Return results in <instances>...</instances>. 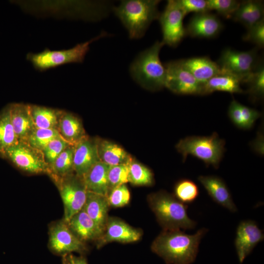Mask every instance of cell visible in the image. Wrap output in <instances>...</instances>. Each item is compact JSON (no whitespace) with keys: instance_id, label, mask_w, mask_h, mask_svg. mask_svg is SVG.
I'll use <instances>...</instances> for the list:
<instances>
[{"instance_id":"35","label":"cell","mask_w":264,"mask_h":264,"mask_svg":"<svg viewBox=\"0 0 264 264\" xmlns=\"http://www.w3.org/2000/svg\"><path fill=\"white\" fill-rule=\"evenodd\" d=\"M130 163L109 167L108 179L110 192L113 188L129 182L128 175Z\"/></svg>"},{"instance_id":"5","label":"cell","mask_w":264,"mask_h":264,"mask_svg":"<svg viewBox=\"0 0 264 264\" xmlns=\"http://www.w3.org/2000/svg\"><path fill=\"white\" fill-rule=\"evenodd\" d=\"M225 140L218 133L209 136H189L180 139L176 148L184 162L189 155L202 161L207 166L219 167L225 152Z\"/></svg>"},{"instance_id":"3","label":"cell","mask_w":264,"mask_h":264,"mask_svg":"<svg viewBox=\"0 0 264 264\" xmlns=\"http://www.w3.org/2000/svg\"><path fill=\"white\" fill-rule=\"evenodd\" d=\"M164 45L162 41H156L139 53L130 66L133 79L151 91L159 90L165 87L166 69L159 58V52Z\"/></svg>"},{"instance_id":"19","label":"cell","mask_w":264,"mask_h":264,"mask_svg":"<svg viewBox=\"0 0 264 264\" xmlns=\"http://www.w3.org/2000/svg\"><path fill=\"white\" fill-rule=\"evenodd\" d=\"M66 223L74 234L83 242L99 240L104 232L83 208Z\"/></svg>"},{"instance_id":"9","label":"cell","mask_w":264,"mask_h":264,"mask_svg":"<svg viewBox=\"0 0 264 264\" xmlns=\"http://www.w3.org/2000/svg\"><path fill=\"white\" fill-rule=\"evenodd\" d=\"M3 155L17 167L25 172L51 175V169L45 161L43 151L32 147L27 143L19 142L8 149Z\"/></svg>"},{"instance_id":"24","label":"cell","mask_w":264,"mask_h":264,"mask_svg":"<svg viewBox=\"0 0 264 264\" xmlns=\"http://www.w3.org/2000/svg\"><path fill=\"white\" fill-rule=\"evenodd\" d=\"M97 151L100 161L109 166L127 164L132 160L122 147L107 140L97 139Z\"/></svg>"},{"instance_id":"42","label":"cell","mask_w":264,"mask_h":264,"mask_svg":"<svg viewBox=\"0 0 264 264\" xmlns=\"http://www.w3.org/2000/svg\"><path fill=\"white\" fill-rule=\"evenodd\" d=\"M68 264H87L86 260L82 257H78L72 255L66 256Z\"/></svg>"},{"instance_id":"18","label":"cell","mask_w":264,"mask_h":264,"mask_svg":"<svg viewBox=\"0 0 264 264\" xmlns=\"http://www.w3.org/2000/svg\"><path fill=\"white\" fill-rule=\"evenodd\" d=\"M198 179L214 201L232 212L237 211L230 191L222 179L216 176H200Z\"/></svg>"},{"instance_id":"17","label":"cell","mask_w":264,"mask_h":264,"mask_svg":"<svg viewBox=\"0 0 264 264\" xmlns=\"http://www.w3.org/2000/svg\"><path fill=\"white\" fill-rule=\"evenodd\" d=\"M12 126L19 142L27 143L36 130L30 110V105L14 103L9 105Z\"/></svg>"},{"instance_id":"32","label":"cell","mask_w":264,"mask_h":264,"mask_svg":"<svg viewBox=\"0 0 264 264\" xmlns=\"http://www.w3.org/2000/svg\"><path fill=\"white\" fill-rule=\"evenodd\" d=\"M174 191L176 198L184 204L192 203L199 195L197 185L189 179L178 181L175 186Z\"/></svg>"},{"instance_id":"2","label":"cell","mask_w":264,"mask_h":264,"mask_svg":"<svg viewBox=\"0 0 264 264\" xmlns=\"http://www.w3.org/2000/svg\"><path fill=\"white\" fill-rule=\"evenodd\" d=\"M158 0H127L113 7L115 15L127 29L129 37H142L154 21L159 18Z\"/></svg>"},{"instance_id":"22","label":"cell","mask_w":264,"mask_h":264,"mask_svg":"<svg viewBox=\"0 0 264 264\" xmlns=\"http://www.w3.org/2000/svg\"><path fill=\"white\" fill-rule=\"evenodd\" d=\"M110 206L108 197L87 191L86 200L83 208L103 232L109 218Z\"/></svg>"},{"instance_id":"16","label":"cell","mask_w":264,"mask_h":264,"mask_svg":"<svg viewBox=\"0 0 264 264\" xmlns=\"http://www.w3.org/2000/svg\"><path fill=\"white\" fill-rule=\"evenodd\" d=\"M223 25L217 16L209 12L194 15L185 28L186 35L192 37L212 38L222 30Z\"/></svg>"},{"instance_id":"39","label":"cell","mask_w":264,"mask_h":264,"mask_svg":"<svg viewBox=\"0 0 264 264\" xmlns=\"http://www.w3.org/2000/svg\"><path fill=\"white\" fill-rule=\"evenodd\" d=\"M243 39L253 43L258 47H263L264 45V20L247 29V32L243 37Z\"/></svg>"},{"instance_id":"36","label":"cell","mask_w":264,"mask_h":264,"mask_svg":"<svg viewBox=\"0 0 264 264\" xmlns=\"http://www.w3.org/2000/svg\"><path fill=\"white\" fill-rule=\"evenodd\" d=\"M210 11L215 10L226 18H231L240 2L235 0H207Z\"/></svg>"},{"instance_id":"43","label":"cell","mask_w":264,"mask_h":264,"mask_svg":"<svg viewBox=\"0 0 264 264\" xmlns=\"http://www.w3.org/2000/svg\"><path fill=\"white\" fill-rule=\"evenodd\" d=\"M63 264H68L67 263L66 258V256H65V257H64Z\"/></svg>"},{"instance_id":"30","label":"cell","mask_w":264,"mask_h":264,"mask_svg":"<svg viewBox=\"0 0 264 264\" xmlns=\"http://www.w3.org/2000/svg\"><path fill=\"white\" fill-rule=\"evenodd\" d=\"M74 146L67 147L56 158L50 168L54 178L63 177L74 173Z\"/></svg>"},{"instance_id":"4","label":"cell","mask_w":264,"mask_h":264,"mask_svg":"<svg viewBox=\"0 0 264 264\" xmlns=\"http://www.w3.org/2000/svg\"><path fill=\"white\" fill-rule=\"evenodd\" d=\"M150 207L165 230L190 229L197 223L187 212V205L165 191L152 194L148 197Z\"/></svg>"},{"instance_id":"7","label":"cell","mask_w":264,"mask_h":264,"mask_svg":"<svg viewBox=\"0 0 264 264\" xmlns=\"http://www.w3.org/2000/svg\"><path fill=\"white\" fill-rule=\"evenodd\" d=\"M260 62L257 48L246 51L226 48L223 51L217 63L221 73L231 75L241 83H244Z\"/></svg>"},{"instance_id":"25","label":"cell","mask_w":264,"mask_h":264,"mask_svg":"<svg viewBox=\"0 0 264 264\" xmlns=\"http://www.w3.org/2000/svg\"><path fill=\"white\" fill-rule=\"evenodd\" d=\"M264 6L261 0H249L240 2L231 18L247 29L264 20Z\"/></svg>"},{"instance_id":"1","label":"cell","mask_w":264,"mask_h":264,"mask_svg":"<svg viewBox=\"0 0 264 264\" xmlns=\"http://www.w3.org/2000/svg\"><path fill=\"white\" fill-rule=\"evenodd\" d=\"M204 228L194 235L180 230H164L154 241L152 251L167 264H191L196 260L201 239L207 232Z\"/></svg>"},{"instance_id":"37","label":"cell","mask_w":264,"mask_h":264,"mask_svg":"<svg viewBox=\"0 0 264 264\" xmlns=\"http://www.w3.org/2000/svg\"><path fill=\"white\" fill-rule=\"evenodd\" d=\"M69 145H71L62 137H59L52 140L44 148L42 151L45 161L49 167L57 156Z\"/></svg>"},{"instance_id":"20","label":"cell","mask_w":264,"mask_h":264,"mask_svg":"<svg viewBox=\"0 0 264 264\" xmlns=\"http://www.w3.org/2000/svg\"><path fill=\"white\" fill-rule=\"evenodd\" d=\"M182 66L202 86L214 76L221 73L216 62L207 57H193L180 60Z\"/></svg>"},{"instance_id":"31","label":"cell","mask_w":264,"mask_h":264,"mask_svg":"<svg viewBox=\"0 0 264 264\" xmlns=\"http://www.w3.org/2000/svg\"><path fill=\"white\" fill-rule=\"evenodd\" d=\"M128 180L135 185H151L153 174L149 169L132 159L129 165Z\"/></svg>"},{"instance_id":"34","label":"cell","mask_w":264,"mask_h":264,"mask_svg":"<svg viewBox=\"0 0 264 264\" xmlns=\"http://www.w3.org/2000/svg\"><path fill=\"white\" fill-rule=\"evenodd\" d=\"M244 83L249 86L248 92L254 98H262L264 94V67L262 62Z\"/></svg>"},{"instance_id":"33","label":"cell","mask_w":264,"mask_h":264,"mask_svg":"<svg viewBox=\"0 0 264 264\" xmlns=\"http://www.w3.org/2000/svg\"><path fill=\"white\" fill-rule=\"evenodd\" d=\"M59 137H62L56 129L36 128L27 143L32 147L42 151L50 142Z\"/></svg>"},{"instance_id":"10","label":"cell","mask_w":264,"mask_h":264,"mask_svg":"<svg viewBox=\"0 0 264 264\" xmlns=\"http://www.w3.org/2000/svg\"><path fill=\"white\" fill-rule=\"evenodd\" d=\"M185 15L177 0L167 1L159 19L161 27L164 44L176 47L186 36V30L183 24Z\"/></svg>"},{"instance_id":"8","label":"cell","mask_w":264,"mask_h":264,"mask_svg":"<svg viewBox=\"0 0 264 264\" xmlns=\"http://www.w3.org/2000/svg\"><path fill=\"white\" fill-rule=\"evenodd\" d=\"M64 206V221L67 222L84 207L87 190L82 178L74 173L56 178Z\"/></svg>"},{"instance_id":"15","label":"cell","mask_w":264,"mask_h":264,"mask_svg":"<svg viewBox=\"0 0 264 264\" xmlns=\"http://www.w3.org/2000/svg\"><path fill=\"white\" fill-rule=\"evenodd\" d=\"M142 234L121 220L110 217L108 218L104 233L98 240V246L113 242L129 243L140 240Z\"/></svg>"},{"instance_id":"38","label":"cell","mask_w":264,"mask_h":264,"mask_svg":"<svg viewBox=\"0 0 264 264\" xmlns=\"http://www.w3.org/2000/svg\"><path fill=\"white\" fill-rule=\"evenodd\" d=\"M110 206L121 207L129 203L130 193L126 184H122L113 188L108 196Z\"/></svg>"},{"instance_id":"12","label":"cell","mask_w":264,"mask_h":264,"mask_svg":"<svg viewBox=\"0 0 264 264\" xmlns=\"http://www.w3.org/2000/svg\"><path fill=\"white\" fill-rule=\"evenodd\" d=\"M49 243L53 251L58 254L80 252L85 250L83 242L64 220L56 222L50 227Z\"/></svg>"},{"instance_id":"26","label":"cell","mask_w":264,"mask_h":264,"mask_svg":"<svg viewBox=\"0 0 264 264\" xmlns=\"http://www.w3.org/2000/svg\"><path fill=\"white\" fill-rule=\"evenodd\" d=\"M228 115L233 124L238 128L247 130L252 127L261 113L257 110L244 106L235 99L231 102Z\"/></svg>"},{"instance_id":"11","label":"cell","mask_w":264,"mask_h":264,"mask_svg":"<svg viewBox=\"0 0 264 264\" xmlns=\"http://www.w3.org/2000/svg\"><path fill=\"white\" fill-rule=\"evenodd\" d=\"M164 66L165 88L176 94L201 95L202 85L182 66L180 60L169 62Z\"/></svg>"},{"instance_id":"40","label":"cell","mask_w":264,"mask_h":264,"mask_svg":"<svg viewBox=\"0 0 264 264\" xmlns=\"http://www.w3.org/2000/svg\"><path fill=\"white\" fill-rule=\"evenodd\" d=\"M182 11L186 15L190 12L196 14L209 12L207 0H177Z\"/></svg>"},{"instance_id":"28","label":"cell","mask_w":264,"mask_h":264,"mask_svg":"<svg viewBox=\"0 0 264 264\" xmlns=\"http://www.w3.org/2000/svg\"><path fill=\"white\" fill-rule=\"evenodd\" d=\"M30 110L36 128L56 130L61 110L37 105H30Z\"/></svg>"},{"instance_id":"14","label":"cell","mask_w":264,"mask_h":264,"mask_svg":"<svg viewBox=\"0 0 264 264\" xmlns=\"http://www.w3.org/2000/svg\"><path fill=\"white\" fill-rule=\"evenodd\" d=\"M99 161L97 139L87 135L74 146L73 170L77 176L82 178Z\"/></svg>"},{"instance_id":"21","label":"cell","mask_w":264,"mask_h":264,"mask_svg":"<svg viewBox=\"0 0 264 264\" xmlns=\"http://www.w3.org/2000/svg\"><path fill=\"white\" fill-rule=\"evenodd\" d=\"M56 130L61 136L74 146L87 135L81 120L72 113L61 111Z\"/></svg>"},{"instance_id":"6","label":"cell","mask_w":264,"mask_h":264,"mask_svg":"<svg viewBox=\"0 0 264 264\" xmlns=\"http://www.w3.org/2000/svg\"><path fill=\"white\" fill-rule=\"evenodd\" d=\"M107 35V33L102 32L98 36L68 49L50 50L46 48L41 52L29 53L26 59L35 68L41 71L68 63H80L84 61L90 44Z\"/></svg>"},{"instance_id":"13","label":"cell","mask_w":264,"mask_h":264,"mask_svg":"<svg viewBox=\"0 0 264 264\" xmlns=\"http://www.w3.org/2000/svg\"><path fill=\"white\" fill-rule=\"evenodd\" d=\"M264 234L255 221L245 220L238 225L235 246L240 264L250 254L255 246L264 240Z\"/></svg>"},{"instance_id":"29","label":"cell","mask_w":264,"mask_h":264,"mask_svg":"<svg viewBox=\"0 0 264 264\" xmlns=\"http://www.w3.org/2000/svg\"><path fill=\"white\" fill-rule=\"evenodd\" d=\"M12 125L9 106L0 114V154L19 143Z\"/></svg>"},{"instance_id":"27","label":"cell","mask_w":264,"mask_h":264,"mask_svg":"<svg viewBox=\"0 0 264 264\" xmlns=\"http://www.w3.org/2000/svg\"><path fill=\"white\" fill-rule=\"evenodd\" d=\"M241 81L236 77L224 73L217 74L202 86L201 95H207L214 91H220L233 93H242Z\"/></svg>"},{"instance_id":"41","label":"cell","mask_w":264,"mask_h":264,"mask_svg":"<svg viewBox=\"0 0 264 264\" xmlns=\"http://www.w3.org/2000/svg\"><path fill=\"white\" fill-rule=\"evenodd\" d=\"M253 148L258 154H264V138L261 132L258 133L257 138L254 141Z\"/></svg>"},{"instance_id":"23","label":"cell","mask_w":264,"mask_h":264,"mask_svg":"<svg viewBox=\"0 0 264 264\" xmlns=\"http://www.w3.org/2000/svg\"><path fill=\"white\" fill-rule=\"evenodd\" d=\"M109 166L99 161L83 176L87 190L108 197L110 193L108 179Z\"/></svg>"}]
</instances>
